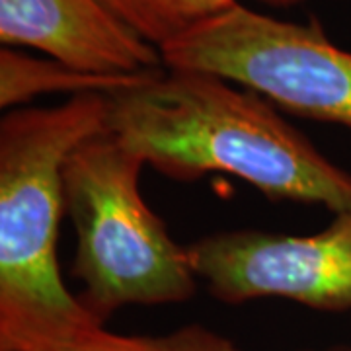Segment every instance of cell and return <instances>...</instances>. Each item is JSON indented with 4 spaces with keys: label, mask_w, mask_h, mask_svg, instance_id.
Masks as SVG:
<instances>
[{
    "label": "cell",
    "mask_w": 351,
    "mask_h": 351,
    "mask_svg": "<svg viewBox=\"0 0 351 351\" xmlns=\"http://www.w3.org/2000/svg\"><path fill=\"white\" fill-rule=\"evenodd\" d=\"M108 131L180 182L223 172L269 201L351 209V174L260 92L199 71L160 69L110 94Z\"/></svg>",
    "instance_id": "1"
},
{
    "label": "cell",
    "mask_w": 351,
    "mask_h": 351,
    "mask_svg": "<svg viewBox=\"0 0 351 351\" xmlns=\"http://www.w3.org/2000/svg\"><path fill=\"white\" fill-rule=\"evenodd\" d=\"M108 115L110 94H84L55 108H16L0 121V348L94 320L64 285L57 244L64 164L108 131Z\"/></svg>",
    "instance_id": "2"
},
{
    "label": "cell",
    "mask_w": 351,
    "mask_h": 351,
    "mask_svg": "<svg viewBox=\"0 0 351 351\" xmlns=\"http://www.w3.org/2000/svg\"><path fill=\"white\" fill-rule=\"evenodd\" d=\"M147 164L104 131L84 141L64 164V205L76 230L73 276L78 301L104 324L127 304L189 301L199 277L189 250L141 193Z\"/></svg>",
    "instance_id": "3"
},
{
    "label": "cell",
    "mask_w": 351,
    "mask_h": 351,
    "mask_svg": "<svg viewBox=\"0 0 351 351\" xmlns=\"http://www.w3.org/2000/svg\"><path fill=\"white\" fill-rule=\"evenodd\" d=\"M166 69L248 86L283 112L351 129V51L318 20L287 22L237 2L160 49Z\"/></svg>",
    "instance_id": "4"
},
{
    "label": "cell",
    "mask_w": 351,
    "mask_h": 351,
    "mask_svg": "<svg viewBox=\"0 0 351 351\" xmlns=\"http://www.w3.org/2000/svg\"><path fill=\"white\" fill-rule=\"evenodd\" d=\"M207 291L228 304L285 299L320 313L351 311V209L314 234L221 230L188 246Z\"/></svg>",
    "instance_id": "5"
},
{
    "label": "cell",
    "mask_w": 351,
    "mask_h": 351,
    "mask_svg": "<svg viewBox=\"0 0 351 351\" xmlns=\"http://www.w3.org/2000/svg\"><path fill=\"white\" fill-rule=\"evenodd\" d=\"M0 43L100 75L164 69L160 49L100 0H0Z\"/></svg>",
    "instance_id": "6"
},
{
    "label": "cell",
    "mask_w": 351,
    "mask_h": 351,
    "mask_svg": "<svg viewBox=\"0 0 351 351\" xmlns=\"http://www.w3.org/2000/svg\"><path fill=\"white\" fill-rule=\"evenodd\" d=\"M160 71V69H158ZM156 71L135 75H100L88 73L51 57H34L14 47L0 49V108L16 110L38 96L69 94H113L135 86Z\"/></svg>",
    "instance_id": "7"
},
{
    "label": "cell",
    "mask_w": 351,
    "mask_h": 351,
    "mask_svg": "<svg viewBox=\"0 0 351 351\" xmlns=\"http://www.w3.org/2000/svg\"><path fill=\"white\" fill-rule=\"evenodd\" d=\"M0 351H239L234 341L203 324L176 328L162 336H123L100 322H80L32 334Z\"/></svg>",
    "instance_id": "8"
},
{
    "label": "cell",
    "mask_w": 351,
    "mask_h": 351,
    "mask_svg": "<svg viewBox=\"0 0 351 351\" xmlns=\"http://www.w3.org/2000/svg\"><path fill=\"white\" fill-rule=\"evenodd\" d=\"M110 12L151 45L162 49L237 0H100Z\"/></svg>",
    "instance_id": "9"
},
{
    "label": "cell",
    "mask_w": 351,
    "mask_h": 351,
    "mask_svg": "<svg viewBox=\"0 0 351 351\" xmlns=\"http://www.w3.org/2000/svg\"><path fill=\"white\" fill-rule=\"evenodd\" d=\"M265 6H276V8H287V6H297L302 2H311V0H258Z\"/></svg>",
    "instance_id": "10"
},
{
    "label": "cell",
    "mask_w": 351,
    "mask_h": 351,
    "mask_svg": "<svg viewBox=\"0 0 351 351\" xmlns=\"http://www.w3.org/2000/svg\"><path fill=\"white\" fill-rule=\"evenodd\" d=\"M302 351H351V346H346V343H336V346H328V348H322V350H302Z\"/></svg>",
    "instance_id": "11"
}]
</instances>
